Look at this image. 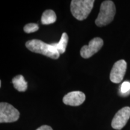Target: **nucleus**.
Here are the masks:
<instances>
[{"label":"nucleus","mask_w":130,"mask_h":130,"mask_svg":"<svg viewBox=\"0 0 130 130\" xmlns=\"http://www.w3.org/2000/svg\"><path fill=\"white\" fill-rule=\"evenodd\" d=\"M20 113L13 106L7 102L0 103V123L14 122L18 120Z\"/></svg>","instance_id":"20e7f679"},{"label":"nucleus","mask_w":130,"mask_h":130,"mask_svg":"<svg viewBox=\"0 0 130 130\" xmlns=\"http://www.w3.org/2000/svg\"><path fill=\"white\" fill-rule=\"evenodd\" d=\"M39 30V26L35 23H30L24 26V31L26 33H31L37 31Z\"/></svg>","instance_id":"f8f14e48"},{"label":"nucleus","mask_w":130,"mask_h":130,"mask_svg":"<svg viewBox=\"0 0 130 130\" xmlns=\"http://www.w3.org/2000/svg\"><path fill=\"white\" fill-rule=\"evenodd\" d=\"M56 14L53 10H46L43 13L42 15L41 22L43 25L53 24L56 22Z\"/></svg>","instance_id":"9b49d317"},{"label":"nucleus","mask_w":130,"mask_h":130,"mask_svg":"<svg viewBox=\"0 0 130 130\" xmlns=\"http://www.w3.org/2000/svg\"><path fill=\"white\" fill-rule=\"evenodd\" d=\"M86 100V95L81 91L71 92L63 97V102L64 104L71 106H78L82 104Z\"/></svg>","instance_id":"6e6552de"},{"label":"nucleus","mask_w":130,"mask_h":130,"mask_svg":"<svg viewBox=\"0 0 130 130\" xmlns=\"http://www.w3.org/2000/svg\"><path fill=\"white\" fill-rule=\"evenodd\" d=\"M68 42V36L66 32H63L61 35V39L58 43H53L51 45L56 49L60 55L62 54L66 51V46Z\"/></svg>","instance_id":"1a4fd4ad"},{"label":"nucleus","mask_w":130,"mask_h":130,"mask_svg":"<svg viewBox=\"0 0 130 130\" xmlns=\"http://www.w3.org/2000/svg\"><path fill=\"white\" fill-rule=\"evenodd\" d=\"M116 14V7L112 1L107 0L102 3L98 16L95 20L98 27H103L112 22Z\"/></svg>","instance_id":"7ed1b4c3"},{"label":"nucleus","mask_w":130,"mask_h":130,"mask_svg":"<svg viewBox=\"0 0 130 130\" xmlns=\"http://www.w3.org/2000/svg\"><path fill=\"white\" fill-rule=\"evenodd\" d=\"M121 91L122 93H127L130 91V83L128 81H125L122 84Z\"/></svg>","instance_id":"ddd939ff"},{"label":"nucleus","mask_w":130,"mask_h":130,"mask_svg":"<svg viewBox=\"0 0 130 130\" xmlns=\"http://www.w3.org/2000/svg\"><path fill=\"white\" fill-rule=\"evenodd\" d=\"M94 3V0H72L71 3L72 15L78 20H84L93 9Z\"/></svg>","instance_id":"f03ea898"},{"label":"nucleus","mask_w":130,"mask_h":130,"mask_svg":"<svg viewBox=\"0 0 130 130\" xmlns=\"http://www.w3.org/2000/svg\"><path fill=\"white\" fill-rule=\"evenodd\" d=\"M36 130H53L51 126L48 125H42L38 128Z\"/></svg>","instance_id":"4468645a"},{"label":"nucleus","mask_w":130,"mask_h":130,"mask_svg":"<svg viewBox=\"0 0 130 130\" xmlns=\"http://www.w3.org/2000/svg\"><path fill=\"white\" fill-rule=\"evenodd\" d=\"M130 118V107H125L117 112L112 120L111 126L120 130L124 127Z\"/></svg>","instance_id":"423d86ee"},{"label":"nucleus","mask_w":130,"mask_h":130,"mask_svg":"<svg viewBox=\"0 0 130 130\" xmlns=\"http://www.w3.org/2000/svg\"><path fill=\"white\" fill-rule=\"evenodd\" d=\"M103 40L100 37H95L89 42L88 45H84L81 49L80 54L84 58H89L98 53L103 46Z\"/></svg>","instance_id":"39448f33"},{"label":"nucleus","mask_w":130,"mask_h":130,"mask_svg":"<svg viewBox=\"0 0 130 130\" xmlns=\"http://www.w3.org/2000/svg\"><path fill=\"white\" fill-rule=\"evenodd\" d=\"M127 63L124 60H120L113 65L110 72V78L114 83H120L125 74Z\"/></svg>","instance_id":"0eeeda50"},{"label":"nucleus","mask_w":130,"mask_h":130,"mask_svg":"<svg viewBox=\"0 0 130 130\" xmlns=\"http://www.w3.org/2000/svg\"><path fill=\"white\" fill-rule=\"evenodd\" d=\"M14 87L19 92H25L27 89V83L21 75L16 76L12 81Z\"/></svg>","instance_id":"9d476101"},{"label":"nucleus","mask_w":130,"mask_h":130,"mask_svg":"<svg viewBox=\"0 0 130 130\" xmlns=\"http://www.w3.org/2000/svg\"><path fill=\"white\" fill-rule=\"evenodd\" d=\"M25 46L30 51L40 54L53 59H57L60 54L51 44H48L37 39L28 40L26 42Z\"/></svg>","instance_id":"f257e3e1"}]
</instances>
